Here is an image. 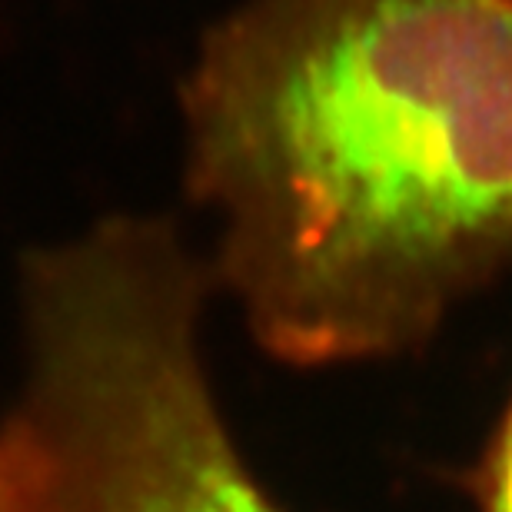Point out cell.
<instances>
[{
	"label": "cell",
	"instance_id": "cell-2",
	"mask_svg": "<svg viewBox=\"0 0 512 512\" xmlns=\"http://www.w3.org/2000/svg\"><path fill=\"white\" fill-rule=\"evenodd\" d=\"M207 280L167 223L117 217L34 256L7 433L50 512H276L200 360Z\"/></svg>",
	"mask_w": 512,
	"mask_h": 512
},
{
	"label": "cell",
	"instance_id": "cell-4",
	"mask_svg": "<svg viewBox=\"0 0 512 512\" xmlns=\"http://www.w3.org/2000/svg\"><path fill=\"white\" fill-rule=\"evenodd\" d=\"M479 503H483V512H512V409L483 466Z\"/></svg>",
	"mask_w": 512,
	"mask_h": 512
},
{
	"label": "cell",
	"instance_id": "cell-3",
	"mask_svg": "<svg viewBox=\"0 0 512 512\" xmlns=\"http://www.w3.org/2000/svg\"><path fill=\"white\" fill-rule=\"evenodd\" d=\"M0 512H50L17 439L0 429Z\"/></svg>",
	"mask_w": 512,
	"mask_h": 512
},
{
	"label": "cell",
	"instance_id": "cell-1",
	"mask_svg": "<svg viewBox=\"0 0 512 512\" xmlns=\"http://www.w3.org/2000/svg\"><path fill=\"white\" fill-rule=\"evenodd\" d=\"M183 110L220 283L283 363L413 350L512 256V0H243Z\"/></svg>",
	"mask_w": 512,
	"mask_h": 512
}]
</instances>
